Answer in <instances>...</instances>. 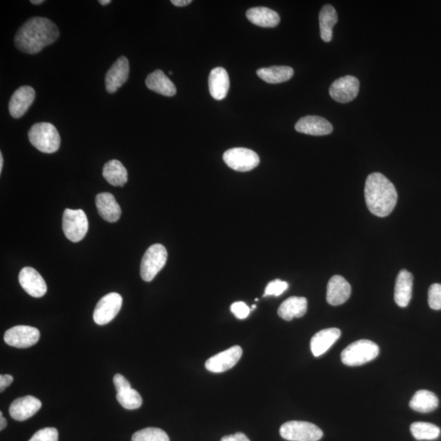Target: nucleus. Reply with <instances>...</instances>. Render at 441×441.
<instances>
[{
    "label": "nucleus",
    "instance_id": "5",
    "mask_svg": "<svg viewBox=\"0 0 441 441\" xmlns=\"http://www.w3.org/2000/svg\"><path fill=\"white\" fill-rule=\"evenodd\" d=\"M167 259L168 253L165 246L160 244L152 245L145 253L141 262L140 273L143 280L147 282L153 280L165 266Z\"/></svg>",
    "mask_w": 441,
    "mask_h": 441
},
{
    "label": "nucleus",
    "instance_id": "1",
    "mask_svg": "<svg viewBox=\"0 0 441 441\" xmlns=\"http://www.w3.org/2000/svg\"><path fill=\"white\" fill-rule=\"evenodd\" d=\"M57 26L46 17H35L26 21L18 30L15 46L21 52L36 54L53 44L59 37Z\"/></svg>",
    "mask_w": 441,
    "mask_h": 441
},
{
    "label": "nucleus",
    "instance_id": "27",
    "mask_svg": "<svg viewBox=\"0 0 441 441\" xmlns=\"http://www.w3.org/2000/svg\"><path fill=\"white\" fill-rule=\"evenodd\" d=\"M338 19L337 12L330 4H327V6L322 8L320 12L319 21L321 37L325 42L329 43L333 39V28L337 24Z\"/></svg>",
    "mask_w": 441,
    "mask_h": 441
},
{
    "label": "nucleus",
    "instance_id": "45",
    "mask_svg": "<svg viewBox=\"0 0 441 441\" xmlns=\"http://www.w3.org/2000/svg\"><path fill=\"white\" fill-rule=\"evenodd\" d=\"M254 309H256V305H253V306L252 307V310H254Z\"/></svg>",
    "mask_w": 441,
    "mask_h": 441
},
{
    "label": "nucleus",
    "instance_id": "21",
    "mask_svg": "<svg viewBox=\"0 0 441 441\" xmlns=\"http://www.w3.org/2000/svg\"><path fill=\"white\" fill-rule=\"evenodd\" d=\"M96 204L99 215L105 221L116 222L121 216V208L116 199L111 193H100L96 197Z\"/></svg>",
    "mask_w": 441,
    "mask_h": 441
},
{
    "label": "nucleus",
    "instance_id": "4",
    "mask_svg": "<svg viewBox=\"0 0 441 441\" xmlns=\"http://www.w3.org/2000/svg\"><path fill=\"white\" fill-rule=\"evenodd\" d=\"M379 354V345L372 341L362 339L345 348L341 354V359L345 366H359L375 360Z\"/></svg>",
    "mask_w": 441,
    "mask_h": 441
},
{
    "label": "nucleus",
    "instance_id": "37",
    "mask_svg": "<svg viewBox=\"0 0 441 441\" xmlns=\"http://www.w3.org/2000/svg\"><path fill=\"white\" fill-rule=\"evenodd\" d=\"M114 384H115L116 392L120 393L122 390L131 388V384L128 380L125 379V376L117 374L113 379Z\"/></svg>",
    "mask_w": 441,
    "mask_h": 441
},
{
    "label": "nucleus",
    "instance_id": "12",
    "mask_svg": "<svg viewBox=\"0 0 441 441\" xmlns=\"http://www.w3.org/2000/svg\"><path fill=\"white\" fill-rule=\"evenodd\" d=\"M242 353V348L240 345H233V348L209 358L206 363V368L212 372H224L229 370L238 363Z\"/></svg>",
    "mask_w": 441,
    "mask_h": 441
},
{
    "label": "nucleus",
    "instance_id": "40",
    "mask_svg": "<svg viewBox=\"0 0 441 441\" xmlns=\"http://www.w3.org/2000/svg\"><path fill=\"white\" fill-rule=\"evenodd\" d=\"M171 3L177 7H185L192 3V0H172Z\"/></svg>",
    "mask_w": 441,
    "mask_h": 441
},
{
    "label": "nucleus",
    "instance_id": "34",
    "mask_svg": "<svg viewBox=\"0 0 441 441\" xmlns=\"http://www.w3.org/2000/svg\"><path fill=\"white\" fill-rule=\"evenodd\" d=\"M429 307L433 310H441V284H433L429 290Z\"/></svg>",
    "mask_w": 441,
    "mask_h": 441
},
{
    "label": "nucleus",
    "instance_id": "18",
    "mask_svg": "<svg viewBox=\"0 0 441 441\" xmlns=\"http://www.w3.org/2000/svg\"><path fill=\"white\" fill-rule=\"evenodd\" d=\"M42 403L39 399L33 395H26L15 399L9 407L10 416L17 421H25L34 416L37 413Z\"/></svg>",
    "mask_w": 441,
    "mask_h": 441
},
{
    "label": "nucleus",
    "instance_id": "22",
    "mask_svg": "<svg viewBox=\"0 0 441 441\" xmlns=\"http://www.w3.org/2000/svg\"><path fill=\"white\" fill-rule=\"evenodd\" d=\"M341 336V330L330 328L318 332L311 340L312 352L316 357H321L334 344Z\"/></svg>",
    "mask_w": 441,
    "mask_h": 441
},
{
    "label": "nucleus",
    "instance_id": "33",
    "mask_svg": "<svg viewBox=\"0 0 441 441\" xmlns=\"http://www.w3.org/2000/svg\"><path fill=\"white\" fill-rule=\"evenodd\" d=\"M288 288L289 284L287 282L280 280L279 279L271 281L267 286L265 294L263 295V297H279L285 292V291L287 290Z\"/></svg>",
    "mask_w": 441,
    "mask_h": 441
},
{
    "label": "nucleus",
    "instance_id": "31",
    "mask_svg": "<svg viewBox=\"0 0 441 441\" xmlns=\"http://www.w3.org/2000/svg\"><path fill=\"white\" fill-rule=\"evenodd\" d=\"M116 399L123 407L129 411L136 409L142 406L143 399L136 390L130 388L118 393Z\"/></svg>",
    "mask_w": 441,
    "mask_h": 441
},
{
    "label": "nucleus",
    "instance_id": "9",
    "mask_svg": "<svg viewBox=\"0 0 441 441\" xmlns=\"http://www.w3.org/2000/svg\"><path fill=\"white\" fill-rule=\"evenodd\" d=\"M123 298L117 293L106 295L98 303L93 313V321L98 325H107L120 312L122 307Z\"/></svg>",
    "mask_w": 441,
    "mask_h": 441
},
{
    "label": "nucleus",
    "instance_id": "29",
    "mask_svg": "<svg viewBox=\"0 0 441 441\" xmlns=\"http://www.w3.org/2000/svg\"><path fill=\"white\" fill-rule=\"evenodd\" d=\"M438 406V397L433 393L426 390H417L409 402V406L413 411L420 413L433 412Z\"/></svg>",
    "mask_w": 441,
    "mask_h": 441
},
{
    "label": "nucleus",
    "instance_id": "20",
    "mask_svg": "<svg viewBox=\"0 0 441 441\" xmlns=\"http://www.w3.org/2000/svg\"><path fill=\"white\" fill-rule=\"evenodd\" d=\"M413 275L407 270L399 271L395 282L394 299L399 307H406L411 302L413 289Z\"/></svg>",
    "mask_w": 441,
    "mask_h": 441
},
{
    "label": "nucleus",
    "instance_id": "26",
    "mask_svg": "<svg viewBox=\"0 0 441 441\" xmlns=\"http://www.w3.org/2000/svg\"><path fill=\"white\" fill-rule=\"evenodd\" d=\"M257 75L268 84H280L292 79L294 71L289 66H275L261 68L257 71Z\"/></svg>",
    "mask_w": 441,
    "mask_h": 441
},
{
    "label": "nucleus",
    "instance_id": "39",
    "mask_svg": "<svg viewBox=\"0 0 441 441\" xmlns=\"http://www.w3.org/2000/svg\"><path fill=\"white\" fill-rule=\"evenodd\" d=\"M221 441H250V440L247 438V436L245 435L244 433H237L234 435L224 436V438H222Z\"/></svg>",
    "mask_w": 441,
    "mask_h": 441
},
{
    "label": "nucleus",
    "instance_id": "13",
    "mask_svg": "<svg viewBox=\"0 0 441 441\" xmlns=\"http://www.w3.org/2000/svg\"><path fill=\"white\" fill-rule=\"evenodd\" d=\"M35 91L30 86H22L17 89L9 101L8 110L15 119L24 116L35 101Z\"/></svg>",
    "mask_w": 441,
    "mask_h": 441
},
{
    "label": "nucleus",
    "instance_id": "17",
    "mask_svg": "<svg viewBox=\"0 0 441 441\" xmlns=\"http://www.w3.org/2000/svg\"><path fill=\"white\" fill-rule=\"evenodd\" d=\"M298 133L312 136H325L333 132L334 127L325 118L307 116L300 119L295 125Z\"/></svg>",
    "mask_w": 441,
    "mask_h": 441
},
{
    "label": "nucleus",
    "instance_id": "10",
    "mask_svg": "<svg viewBox=\"0 0 441 441\" xmlns=\"http://www.w3.org/2000/svg\"><path fill=\"white\" fill-rule=\"evenodd\" d=\"M39 338L38 329L28 325H17L7 330L3 339L11 347L28 348L37 343Z\"/></svg>",
    "mask_w": 441,
    "mask_h": 441
},
{
    "label": "nucleus",
    "instance_id": "2",
    "mask_svg": "<svg viewBox=\"0 0 441 441\" xmlns=\"http://www.w3.org/2000/svg\"><path fill=\"white\" fill-rule=\"evenodd\" d=\"M365 198L372 215L388 216L397 206L398 194L394 184L380 172L368 176L365 186Z\"/></svg>",
    "mask_w": 441,
    "mask_h": 441
},
{
    "label": "nucleus",
    "instance_id": "6",
    "mask_svg": "<svg viewBox=\"0 0 441 441\" xmlns=\"http://www.w3.org/2000/svg\"><path fill=\"white\" fill-rule=\"evenodd\" d=\"M62 228L66 237L72 242H80L89 231V220L82 209L66 208L63 215Z\"/></svg>",
    "mask_w": 441,
    "mask_h": 441
},
{
    "label": "nucleus",
    "instance_id": "19",
    "mask_svg": "<svg viewBox=\"0 0 441 441\" xmlns=\"http://www.w3.org/2000/svg\"><path fill=\"white\" fill-rule=\"evenodd\" d=\"M208 88L211 96L217 101L226 97L230 89V79L224 68L217 67L212 70L208 77Z\"/></svg>",
    "mask_w": 441,
    "mask_h": 441
},
{
    "label": "nucleus",
    "instance_id": "36",
    "mask_svg": "<svg viewBox=\"0 0 441 441\" xmlns=\"http://www.w3.org/2000/svg\"><path fill=\"white\" fill-rule=\"evenodd\" d=\"M231 311L240 320L247 318L250 313V308L244 302H235L231 306Z\"/></svg>",
    "mask_w": 441,
    "mask_h": 441
},
{
    "label": "nucleus",
    "instance_id": "35",
    "mask_svg": "<svg viewBox=\"0 0 441 441\" xmlns=\"http://www.w3.org/2000/svg\"><path fill=\"white\" fill-rule=\"evenodd\" d=\"M29 441H58V431L53 427H46L35 433Z\"/></svg>",
    "mask_w": 441,
    "mask_h": 441
},
{
    "label": "nucleus",
    "instance_id": "24",
    "mask_svg": "<svg viewBox=\"0 0 441 441\" xmlns=\"http://www.w3.org/2000/svg\"><path fill=\"white\" fill-rule=\"evenodd\" d=\"M307 311V300L303 297H291L282 303L278 309V315L287 321L294 318H301Z\"/></svg>",
    "mask_w": 441,
    "mask_h": 441
},
{
    "label": "nucleus",
    "instance_id": "3",
    "mask_svg": "<svg viewBox=\"0 0 441 441\" xmlns=\"http://www.w3.org/2000/svg\"><path fill=\"white\" fill-rule=\"evenodd\" d=\"M28 136L30 143L41 152L53 154L60 147V134L56 127L50 123L34 125L29 131Z\"/></svg>",
    "mask_w": 441,
    "mask_h": 441
},
{
    "label": "nucleus",
    "instance_id": "14",
    "mask_svg": "<svg viewBox=\"0 0 441 441\" xmlns=\"http://www.w3.org/2000/svg\"><path fill=\"white\" fill-rule=\"evenodd\" d=\"M20 285L31 297L41 298L47 293V285L39 273L33 267H24L19 274Z\"/></svg>",
    "mask_w": 441,
    "mask_h": 441
},
{
    "label": "nucleus",
    "instance_id": "25",
    "mask_svg": "<svg viewBox=\"0 0 441 441\" xmlns=\"http://www.w3.org/2000/svg\"><path fill=\"white\" fill-rule=\"evenodd\" d=\"M246 17L253 24L272 28L279 25L280 17L275 11L264 7H258L249 9Z\"/></svg>",
    "mask_w": 441,
    "mask_h": 441
},
{
    "label": "nucleus",
    "instance_id": "43",
    "mask_svg": "<svg viewBox=\"0 0 441 441\" xmlns=\"http://www.w3.org/2000/svg\"><path fill=\"white\" fill-rule=\"evenodd\" d=\"M99 3H101L102 6H108L109 3H111V0H100Z\"/></svg>",
    "mask_w": 441,
    "mask_h": 441
},
{
    "label": "nucleus",
    "instance_id": "38",
    "mask_svg": "<svg viewBox=\"0 0 441 441\" xmlns=\"http://www.w3.org/2000/svg\"><path fill=\"white\" fill-rule=\"evenodd\" d=\"M12 381L13 377L12 375H1V376H0V392L3 393L4 390L12 384Z\"/></svg>",
    "mask_w": 441,
    "mask_h": 441
},
{
    "label": "nucleus",
    "instance_id": "8",
    "mask_svg": "<svg viewBox=\"0 0 441 441\" xmlns=\"http://www.w3.org/2000/svg\"><path fill=\"white\" fill-rule=\"evenodd\" d=\"M224 161L233 170L249 172L255 169L260 163V158L252 150L237 147L226 151L224 154Z\"/></svg>",
    "mask_w": 441,
    "mask_h": 441
},
{
    "label": "nucleus",
    "instance_id": "30",
    "mask_svg": "<svg viewBox=\"0 0 441 441\" xmlns=\"http://www.w3.org/2000/svg\"><path fill=\"white\" fill-rule=\"evenodd\" d=\"M411 433L417 440H431L439 438L440 429L429 422H413L411 426Z\"/></svg>",
    "mask_w": 441,
    "mask_h": 441
},
{
    "label": "nucleus",
    "instance_id": "32",
    "mask_svg": "<svg viewBox=\"0 0 441 441\" xmlns=\"http://www.w3.org/2000/svg\"><path fill=\"white\" fill-rule=\"evenodd\" d=\"M132 441H170L169 435L165 431L156 427H147L136 431L132 438Z\"/></svg>",
    "mask_w": 441,
    "mask_h": 441
},
{
    "label": "nucleus",
    "instance_id": "16",
    "mask_svg": "<svg viewBox=\"0 0 441 441\" xmlns=\"http://www.w3.org/2000/svg\"><path fill=\"white\" fill-rule=\"evenodd\" d=\"M352 294L351 285L341 276H334L327 286V302L332 306H339L348 301Z\"/></svg>",
    "mask_w": 441,
    "mask_h": 441
},
{
    "label": "nucleus",
    "instance_id": "42",
    "mask_svg": "<svg viewBox=\"0 0 441 441\" xmlns=\"http://www.w3.org/2000/svg\"><path fill=\"white\" fill-rule=\"evenodd\" d=\"M3 166V158L2 152H0V172H2Z\"/></svg>",
    "mask_w": 441,
    "mask_h": 441
},
{
    "label": "nucleus",
    "instance_id": "41",
    "mask_svg": "<svg viewBox=\"0 0 441 441\" xmlns=\"http://www.w3.org/2000/svg\"><path fill=\"white\" fill-rule=\"evenodd\" d=\"M8 422L6 417H3V413L0 412V430L3 431L7 426Z\"/></svg>",
    "mask_w": 441,
    "mask_h": 441
},
{
    "label": "nucleus",
    "instance_id": "11",
    "mask_svg": "<svg viewBox=\"0 0 441 441\" xmlns=\"http://www.w3.org/2000/svg\"><path fill=\"white\" fill-rule=\"evenodd\" d=\"M360 91V81L357 77L345 75L335 80L330 88V97L340 103L352 102Z\"/></svg>",
    "mask_w": 441,
    "mask_h": 441
},
{
    "label": "nucleus",
    "instance_id": "44",
    "mask_svg": "<svg viewBox=\"0 0 441 441\" xmlns=\"http://www.w3.org/2000/svg\"><path fill=\"white\" fill-rule=\"evenodd\" d=\"M44 0H31L30 3L35 4V6H38V4L43 3Z\"/></svg>",
    "mask_w": 441,
    "mask_h": 441
},
{
    "label": "nucleus",
    "instance_id": "28",
    "mask_svg": "<svg viewBox=\"0 0 441 441\" xmlns=\"http://www.w3.org/2000/svg\"><path fill=\"white\" fill-rule=\"evenodd\" d=\"M104 179L114 186H123L128 181V171L123 163L117 160L108 161L104 165Z\"/></svg>",
    "mask_w": 441,
    "mask_h": 441
},
{
    "label": "nucleus",
    "instance_id": "15",
    "mask_svg": "<svg viewBox=\"0 0 441 441\" xmlns=\"http://www.w3.org/2000/svg\"><path fill=\"white\" fill-rule=\"evenodd\" d=\"M129 62L124 56L118 58L106 75V89L107 93H114L128 80Z\"/></svg>",
    "mask_w": 441,
    "mask_h": 441
},
{
    "label": "nucleus",
    "instance_id": "23",
    "mask_svg": "<svg viewBox=\"0 0 441 441\" xmlns=\"http://www.w3.org/2000/svg\"><path fill=\"white\" fill-rule=\"evenodd\" d=\"M145 85L154 93L165 97H174L177 93L175 85L161 70L150 74L145 80Z\"/></svg>",
    "mask_w": 441,
    "mask_h": 441
},
{
    "label": "nucleus",
    "instance_id": "7",
    "mask_svg": "<svg viewBox=\"0 0 441 441\" xmlns=\"http://www.w3.org/2000/svg\"><path fill=\"white\" fill-rule=\"evenodd\" d=\"M282 438L290 441H318L322 438L323 431L311 422L290 421L281 426Z\"/></svg>",
    "mask_w": 441,
    "mask_h": 441
}]
</instances>
